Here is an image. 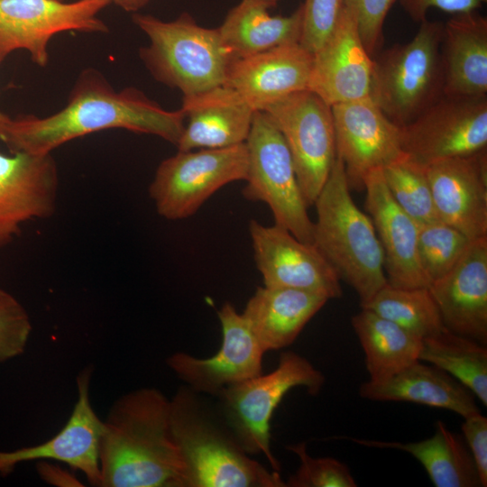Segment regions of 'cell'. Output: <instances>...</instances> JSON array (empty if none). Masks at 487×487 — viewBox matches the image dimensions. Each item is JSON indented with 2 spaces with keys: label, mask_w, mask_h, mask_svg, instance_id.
<instances>
[{
  "label": "cell",
  "mask_w": 487,
  "mask_h": 487,
  "mask_svg": "<svg viewBox=\"0 0 487 487\" xmlns=\"http://www.w3.org/2000/svg\"><path fill=\"white\" fill-rule=\"evenodd\" d=\"M185 126L182 110H167L142 90H116L97 69L78 76L67 104L41 117L23 115L8 122L3 142L10 152L49 154L74 139L107 129L158 136L176 146Z\"/></svg>",
  "instance_id": "cell-1"
},
{
  "label": "cell",
  "mask_w": 487,
  "mask_h": 487,
  "mask_svg": "<svg viewBox=\"0 0 487 487\" xmlns=\"http://www.w3.org/2000/svg\"><path fill=\"white\" fill-rule=\"evenodd\" d=\"M99 469L101 487H186L161 391L138 389L115 401L103 421Z\"/></svg>",
  "instance_id": "cell-2"
},
{
  "label": "cell",
  "mask_w": 487,
  "mask_h": 487,
  "mask_svg": "<svg viewBox=\"0 0 487 487\" xmlns=\"http://www.w3.org/2000/svg\"><path fill=\"white\" fill-rule=\"evenodd\" d=\"M170 425L186 487H286L280 473L252 459L219 413L187 386L170 400Z\"/></svg>",
  "instance_id": "cell-3"
},
{
  "label": "cell",
  "mask_w": 487,
  "mask_h": 487,
  "mask_svg": "<svg viewBox=\"0 0 487 487\" xmlns=\"http://www.w3.org/2000/svg\"><path fill=\"white\" fill-rule=\"evenodd\" d=\"M314 205L313 244L340 280L357 293L361 307L387 283L384 254L372 219L354 203L345 170L336 155Z\"/></svg>",
  "instance_id": "cell-4"
},
{
  "label": "cell",
  "mask_w": 487,
  "mask_h": 487,
  "mask_svg": "<svg viewBox=\"0 0 487 487\" xmlns=\"http://www.w3.org/2000/svg\"><path fill=\"white\" fill-rule=\"evenodd\" d=\"M148 37L139 57L158 82L188 96L225 84L232 57L217 28L199 25L187 12L171 21L134 14Z\"/></svg>",
  "instance_id": "cell-5"
},
{
  "label": "cell",
  "mask_w": 487,
  "mask_h": 487,
  "mask_svg": "<svg viewBox=\"0 0 487 487\" xmlns=\"http://www.w3.org/2000/svg\"><path fill=\"white\" fill-rule=\"evenodd\" d=\"M443 25L426 19L409 42L395 44L372 58L370 97L400 127L443 95Z\"/></svg>",
  "instance_id": "cell-6"
},
{
  "label": "cell",
  "mask_w": 487,
  "mask_h": 487,
  "mask_svg": "<svg viewBox=\"0 0 487 487\" xmlns=\"http://www.w3.org/2000/svg\"><path fill=\"white\" fill-rule=\"evenodd\" d=\"M325 383L323 373L305 357L280 354L275 370L229 385L217 396L219 415L242 448L250 455L262 454L274 471L280 464L271 450L270 421L284 395L302 386L316 395Z\"/></svg>",
  "instance_id": "cell-7"
},
{
  "label": "cell",
  "mask_w": 487,
  "mask_h": 487,
  "mask_svg": "<svg viewBox=\"0 0 487 487\" xmlns=\"http://www.w3.org/2000/svg\"><path fill=\"white\" fill-rule=\"evenodd\" d=\"M245 144L248 169L243 196L250 201L266 204L275 225L299 240L312 244L313 222L289 150L266 112L255 111Z\"/></svg>",
  "instance_id": "cell-8"
},
{
  "label": "cell",
  "mask_w": 487,
  "mask_h": 487,
  "mask_svg": "<svg viewBox=\"0 0 487 487\" xmlns=\"http://www.w3.org/2000/svg\"><path fill=\"white\" fill-rule=\"evenodd\" d=\"M246 144L178 151L157 167L149 196L161 217L176 221L193 216L225 185L245 180Z\"/></svg>",
  "instance_id": "cell-9"
},
{
  "label": "cell",
  "mask_w": 487,
  "mask_h": 487,
  "mask_svg": "<svg viewBox=\"0 0 487 487\" xmlns=\"http://www.w3.org/2000/svg\"><path fill=\"white\" fill-rule=\"evenodd\" d=\"M262 111L281 133L306 204L313 206L336 158L331 106L305 89L268 105Z\"/></svg>",
  "instance_id": "cell-10"
},
{
  "label": "cell",
  "mask_w": 487,
  "mask_h": 487,
  "mask_svg": "<svg viewBox=\"0 0 487 487\" xmlns=\"http://www.w3.org/2000/svg\"><path fill=\"white\" fill-rule=\"evenodd\" d=\"M113 0H0V65L14 51H26L33 63H49V43L66 32L106 33L100 12Z\"/></svg>",
  "instance_id": "cell-11"
},
{
  "label": "cell",
  "mask_w": 487,
  "mask_h": 487,
  "mask_svg": "<svg viewBox=\"0 0 487 487\" xmlns=\"http://www.w3.org/2000/svg\"><path fill=\"white\" fill-rule=\"evenodd\" d=\"M402 152L427 165L487 148V96L442 95L400 127Z\"/></svg>",
  "instance_id": "cell-12"
},
{
  "label": "cell",
  "mask_w": 487,
  "mask_h": 487,
  "mask_svg": "<svg viewBox=\"0 0 487 487\" xmlns=\"http://www.w3.org/2000/svg\"><path fill=\"white\" fill-rule=\"evenodd\" d=\"M248 231L263 286L307 290L328 299L342 296L338 274L313 244L275 224L264 225L253 219Z\"/></svg>",
  "instance_id": "cell-13"
},
{
  "label": "cell",
  "mask_w": 487,
  "mask_h": 487,
  "mask_svg": "<svg viewBox=\"0 0 487 487\" xmlns=\"http://www.w3.org/2000/svg\"><path fill=\"white\" fill-rule=\"evenodd\" d=\"M222 329L218 352L208 358L176 353L167 359L171 371L199 394L217 396L225 387L262 374L265 353L242 313L230 302L217 312Z\"/></svg>",
  "instance_id": "cell-14"
},
{
  "label": "cell",
  "mask_w": 487,
  "mask_h": 487,
  "mask_svg": "<svg viewBox=\"0 0 487 487\" xmlns=\"http://www.w3.org/2000/svg\"><path fill=\"white\" fill-rule=\"evenodd\" d=\"M336 155L342 160L350 189H363L365 176L383 169L404 153L400 127L371 97L331 106Z\"/></svg>",
  "instance_id": "cell-15"
},
{
  "label": "cell",
  "mask_w": 487,
  "mask_h": 487,
  "mask_svg": "<svg viewBox=\"0 0 487 487\" xmlns=\"http://www.w3.org/2000/svg\"><path fill=\"white\" fill-rule=\"evenodd\" d=\"M59 172L51 153H0V247L23 225L54 213Z\"/></svg>",
  "instance_id": "cell-16"
},
{
  "label": "cell",
  "mask_w": 487,
  "mask_h": 487,
  "mask_svg": "<svg viewBox=\"0 0 487 487\" xmlns=\"http://www.w3.org/2000/svg\"><path fill=\"white\" fill-rule=\"evenodd\" d=\"M372 67L355 10L345 3L332 33L313 54L308 89L330 106L370 97Z\"/></svg>",
  "instance_id": "cell-17"
},
{
  "label": "cell",
  "mask_w": 487,
  "mask_h": 487,
  "mask_svg": "<svg viewBox=\"0 0 487 487\" xmlns=\"http://www.w3.org/2000/svg\"><path fill=\"white\" fill-rule=\"evenodd\" d=\"M425 168L439 219L470 240L487 236V148Z\"/></svg>",
  "instance_id": "cell-18"
},
{
  "label": "cell",
  "mask_w": 487,
  "mask_h": 487,
  "mask_svg": "<svg viewBox=\"0 0 487 487\" xmlns=\"http://www.w3.org/2000/svg\"><path fill=\"white\" fill-rule=\"evenodd\" d=\"M91 369L78 376V400L63 428L52 438L34 446L10 452L0 451V475L6 476L23 462L49 459L63 462L82 472L98 486L100 481L99 445L103 421L92 408L89 398Z\"/></svg>",
  "instance_id": "cell-19"
},
{
  "label": "cell",
  "mask_w": 487,
  "mask_h": 487,
  "mask_svg": "<svg viewBox=\"0 0 487 487\" xmlns=\"http://www.w3.org/2000/svg\"><path fill=\"white\" fill-rule=\"evenodd\" d=\"M445 328L487 344V236L472 240L446 275L428 287Z\"/></svg>",
  "instance_id": "cell-20"
},
{
  "label": "cell",
  "mask_w": 487,
  "mask_h": 487,
  "mask_svg": "<svg viewBox=\"0 0 487 487\" xmlns=\"http://www.w3.org/2000/svg\"><path fill=\"white\" fill-rule=\"evenodd\" d=\"M365 209L373 224L384 254L388 284L400 288H428L418 255L419 225L391 196L382 169L373 170L363 179Z\"/></svg>",
  "instance_id": "cell-21"
},
{
  "label": "cell",
  "mask_w": 487,
  "mask_h": 487,
  "mask_svg": "<svg viewBox=\"0 0 487 487\" xmlns=\"http://www.w3.org/2000/svg\"><path fill=\"white\" fill-rule=\"evenodd\" d=\"M313 54L299 42L283 44L233 60L225 86L235 90L255 111L308 89Z\"/></svg>",
  "instance_id": "cell-22"
},
{
  "label": "cell",
  "mask_w": 487,
  "mask_h": 487,
  "mask_svg": "<svg viewBox=\"0 0 487 487\" xmlns=\"http://www.w3.org/2000/svg\"><path fill=\"white\" fill-rule=\"evenodd\" d=\"M185 116L178 151L225 148L244 143L255 110L233 88L221 85L182 96Z\"/></svg>",
  "instance_id": "cell-23"
},
{
  "label": "cell",
  "mask_w": 487,
  "mask_h": 487,
  "mask_svg": "<svg viewBox=\"0 0 487 487\" xmlns=\"http://www.w3.org/2000/svg\"><path fill=\"white\" fill-rule=\"evenodd\" d=\"M443 94L487 96V18L476 11L454 14L440 45Z\"/></svg>",
  "instance_id": "cell-24"
},
{
  "label": "cell",
  "mask_w": 487,
  "mask_h": 487,
  "mask_svg": "<svg viewBox=\"0 0 487 487\" xmlns=\"http://www.w3.org/2000/svg\"><path fill=\"white\" fill-rule=\"evenodd\" d=\"M362 398L376 401H408L445 409L463 418L480 413L475 395L442 369L418 361L393 376L361 384Z\"/></svg>",
  "instance_id": "cell-25"
},
{
  "label": "cell",
  "mask_w": 487,
  "mask_h": 487,
  "mask_svg": "<svg viewBox=\"0 0 487 487\" xmlns=\"http://www.w3.org/2000/svg\"><path fill=\"white\" fill-rule=\"evenodd\" d=\"M328 300L289 288L258 287L242 315L264 352L291 345Z\"/></svg>",
  "instance_id": "cell-26"
},
{
  "label": "cell",
  "mask_w": 487,
  "mask_h": 487,
  "mask_svg": "<svg viewBox=\"0 0 487 487\" xmlns=\"http://www.w3.org/2000/svg\"><path fill=\"white\" fill-rule=\"evenodd\" d=\"M271 7L259 0H242L217 27L232 60L283 44L299 42L301 5L289 15H271Z\"/></svg>",
  "instance_id": "cell-27"
},
{
  "label": "cell",
  "mask_w": 487,
  "mask_h": 487,
  "mask_svg": "<svg viewBox=\"0 0 487 487\" xmlns=\"http://www.w3.org/2000/svg\"><path fill=\"white\" fill-rule=\"evenodd\" d=\"M370 447L405 451L418 460L436 487H478L479 475L463 438L438 420L432 436L409 443L350 438Z\"/></svg>",
  "instance_id": "cell-28"
},
{
  "label": "cell",
  "mask_w": 487,
  "mask_h": 487,
  "mask_svg": "<svg viewBox=\"0 0 487 487\" xmlns=\"http://www.w3.org/2000/svg\"><path fill=\"white\" fill-rule=\"evenodd\" d=\"M351 324L364 353L369 381H381L420 361L422 338L397 324L362 308Z\"/></svg>",
  "instance_id": "cell-29"
},
{
  "label": "cell",
  "mask_w": 487,
  "mask_h": 487,
  "mask_svg": "<svg viewBox=\"0 0 487 487\" xmlns=\"http://www.w3.org/2000/svg\"><path fill=\"white\" fill-rule=\"evenodd\" d=\"M419 360L442 369L487 405L486 345L444 329L422 339Z\"/></svg>",
  "instance_id": "cell-30"
},
{
  "label": "cell",
  "mask_w": 487,
  "mask_h": 487,
  "mask_svg": "<svg viewBox=\"0 0 487 487\" xmlns=\"http://www.w3.org/2000/svg\"><path fill=\"white\" fill-rule=\"evenodd\" d=\"M362 308L397 324L424 339L445 328L429 288H400L386 284Z\"/></svg>",
  "instance_id": "cell-31"
},
{
  "label": "cell",
  "mask_w": 487,
  "mask_h": 487,
  "mask_svg": "<svg viewBox=\"0 0 487 487\" xmlns=\"http://www.w3.org/2000/svg\"><path fill=\"white\" fill-rule=\"evenodd\" d=\"M382 174L394 201L418 225L440 220L425 167L403 154L385 166Z\"/></svg>",
  "instance_id": "cell-32"
},
{
  "label": "cell",
  "mask_w": 487,
  "mask_h": 487,
  "mask_svg": "<svg viewBox=\"0 0 487 487\" xmlns=\"http://www.w3.org/2000/svg\"><path fill=\"white\" fill-rule=\"evenodd\" d=\"M471 241L462 232L441 220L419 224L418 261L430 284L455 266Z\"/></svg>",
  "instance_id": "cell-33"
},
{
  "label": "cell",
  "mask_w": 487,
  "mask_h": 487,
  "mask_svg": "<svg viewBox=\"0 0 487 487\" xmlns=\"http://www.w3.org/2000/svg\"><path fill=\"white\" fill-rule=\"evenodd\" d=\"M299 459V466L285 482L286 487H356L348 466L333 457H312L306 443L288 446Z\"/></svg>",
  "instance_id": "cell-34"
},
{
  "label": "cell",
  "mask_w": 487,
  "mask_h": 487,
  "mask_svg": "<svg viewBox=\"0 0 487 487\" xmlns=\"http://www.w3.org/2000/svg\"><path fill=\"white\" fill-rule=\"evenodd\" d=\"M32 324L23 305L0 288V363L23 353Z\"/></svg>",
  "instance_id": "cell-35"
},
{
  "label": "cell",
  "mask_w": 487,
  "mask_h": 487,
  "mask_svg": "<svg viewBox=\"0 0 487 487\" xmlns=\"http://www.w3.org/2000/svg\"><path fill=\"white\" fill-rule=\"evenodd\" d=\"M345 0H305L299 43L314 54L332 33Z\"/></svg>",
  "instance_id": "cell-36"
},
{
  "label": "cell",
  "mask_w": 487,
  "mask_h": 487,
  "mask_svg": "<svg viewBox=\"0 0 487 487\" xmlns=\"http://www.w3.org/2000/svg\"><path fill=\"white\" fill-rule=\"evenodd\" d=\"M396 0H345L356 13L359 33L370 56L382 43L385 19Z\"/></svg>",
  "instance_id": "cell-37"
},
{
  "label": "cell",
  "mask_w": 487,
  "mask_h": 487,
  "mask_svg": "<svg viewBox=\"0 0 487 487\" xmlns=\"http://www.w3.org/2000/svg\"><path fill=\"white\" fill-rule=\"evenodd\" d=\"M477 469L481 486L487 485V418L480 413L464 418L461 427Z\"/></svg>",
  "instance_id": "cell-38"
},
{
  "label": "cell",
  "mask_w": 487,
  "mask_h": 487,
  "mask_svg": "<svg viewBox=\"0 0 487 487\" xmlns=\"http://www.w3.org/2000/svg\"><path fill=\"white\" fill-rule=\"evenodd\" d=\"M411 20L420 23L427 19L429 9L436 8L452 14L477 11L487 0H399Z\"/></svg>",
  "instance_id": "cell-39"
},
{
  "label": "cell",
  "mask_w": 487,
  "mask_h": 487,
  "mask_svg": "<svg viewBox=\"0 0 487 487\" xmlns=\"http://www.w3.org/2000/svg\"><path fill=\"white\" fill-rule=\"evenodd\" d=\"M38 470L41 477L52 484L60 486L78 485L79 483L75 478L59 467L49 464H39Z\"/></svg>",
  "instance_id": "cell-40"
},
{
  "label": "cell",
  "mask_w": 487,
  "mask_h": 487,
  "mask_svg": "<svg viewBox=\"0 0 487 487\" xmlns=\"http://www.w3.org/2000/svg\"><path fill=\"white\" fill-rule=\"evenodd\" d=\"M151 0H113V4L125 12L135 13L145 7Z\"/></svg>",
  "instance_id": "cell-41"
},
{
  "label": "cell",
  "mask_w": 487,
  "mask_h": 487,
  "mask_svg": "<svg viewBox=\"0 0 487 487\" xmlns=\"http://www.w3.org/2000/svg\"><path fill=\"white\" fill-rule=\"evenodd\" d=\"M10 117L0 111V142H3L5 138V128L10 121Z\"/></svg>",
  "instance_id": "cell-42"
},
{
  "label": "cell",
  "mask_w": 487,
  "mask_h": 487,
  "mask_svg": "<svg viewBox=\"0 0 487 487\" xmlns=\"http://www.w3.org/2000/svg\"><path fill=\"white\" fill-rule=\"evenodd\" d=\"M267 3L271 8L276 6L279 0H259Z\"/></svg>",
  "instance_id": "cell-43"
},
{
  "label": "cell",
  "mask_w": 487,
  "mask_h": 487,
  "mask_svg": "<svg viewBox=\"0 0 487 487\" xmlns=\"http://www.w3.org/2000/svg\"><path fill=\"white\" fill-rule=\"evenodd\" d=\"M62 1H64V0H62Z\"/></svg>",
  "instance_id": "cell-44"
}]
</instances>
